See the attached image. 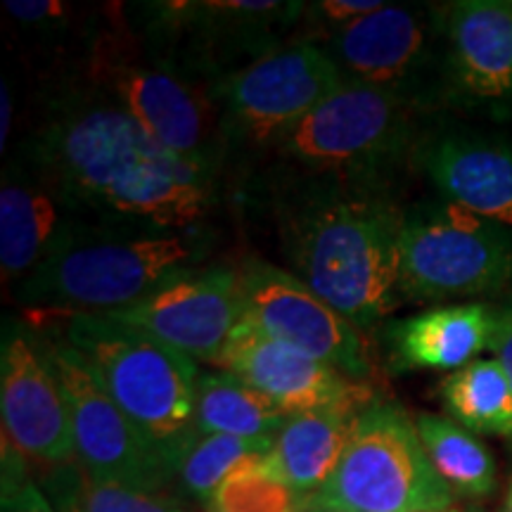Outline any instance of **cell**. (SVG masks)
I'll return each mask as SVG.
<instances>
[{
	"label": "cell",
	"mask_w": 512,
	"mask_h": 512,
	"mask_svg": "<svg viewBox=\"0 0 512 512\" xmlns=\"http://www.w3.org/2000/svg\"><path fill=\"white\" fill-rule=\"evenodd\" d=\"M344 86L323 48L290 43L214 86L228 169L249 171L283 133Z\"/></svg>",
	"instance_id": "cell-11"
},
{
	"label": "cell",
	"mask_w": 512,
	"mask_h": 512,
	"mask_svg": "<svg viewBox=\"0 0 512 512\" xmlns=\"http://www.w3.org/2000/svg\"><path fill=\"white\" fill-rule=\"evenodd\" d=\"M458 425L477 434L512 439V382L496 358H477L439 384Z\"/></svg>",
	"instance_id": "cell-24"
},
{
	"label": "cell",
	"mask_w": 512,
	"mask_h": 512,
	"mask_svg": "<svg viewBox=\"0 0 512 512\" xmlns=\"http://www.w3.org/2000/svg\"><path fill=\"white\" fill-rule=\"evenodd\" d=\"M503 512H512V482H510V486H508V494H505Z\"/></svg>",
	"instance_id": "cell-31"
},
{
	"label": "cell",
	"mask_w": 512,
	"mask_h": 512,
	"mask_svg": "<svg viewBox=\"0 0 512 512\" xmlns=\"http://www.w3.org/2000/svg\"><path fill=\"white\" fill-rule=\"evenodd\" d=\"M448 105L512 117V0L446 8Z\"/></svg>",
	"instance_id": "cell-17"
},
{
	"label": "cell",
	"mask_w": 512,
	"mask_h": 512,
	"mask_svg": "<svg viewBox=\"0 0 512 512\" xmlns=\"http://www.w3.org/2000/svg\"><path fill=\"white\" fill-rule=\"evenodd\" d=\"M420 133L401 100L344 83L249 166L252 200L318 188L392 192Z\"/></svg>",
	"instance_id": "cell-3"
},
{
	"label": "cell",
	"mask_w": 512,
	"mask_h": 512,
	"mask_svg": "<svg viewBox=\"0 0 512 512\" xmlns=\"http://www.w3.org/2000/svg\"><path fill=\"white\" fill-rule=\"evenodd\" d=\"M74 512H188L162 494L128 489V486L93 482L81 475L76 482V496L72 501Z\"/></svg>",
	"instance_id": "cell-27"
},
{
	"label": "cell",
	"mask_w": 512,
	"mask_h": 512,
	"mask_svg": "<svg viewBox=\"0 0 512 512\" xmlns=\"http://www.w3.org/2000/svg\"><path fill=\"white\" fill-rule=\"evenodd\" d=\"M81 221H95L67 192L15 150L0 185V273L10 290L48 259L64 235Z\"/></svg>",
	"instance_id": "cell-18"
},
{
	"label": "cell",
	"mask_w": 512,
	"mask_h": 512,
	"mask_svg": "<svg viewBox=\"0 0 512 512\" xmlns=\"http://www.w3.org/2000/svg\"><path fill=\"white\" fill-rule=\"evenodd\" d=\"M427 458L453 496L486 498L496 489V460L470 430L456 420L422 413L415 418Z\"/></svg>",
	"instance_id": "cell-23"
},
{
	"label": "cell",
	"mask_w": 512,
	"mask_h": 512,
	"mask_svg": "<svg viewBox=\"0 0 512 512\" xmlns=\"http://www.w3.org/2000/svg\"><path fill=\"white\" fill-rule=\"evenodd\" d=\"M494 309L484 302L434 306L380 328V347L392 373L456 370L470 366L489 349Z\"/></svg>",
	"instance_id": "cell-20"
},
{
	"label": "cell",
	"mask_w": 512,
	"mask_h": 512,
	"mask_svg": "<svg viewBox=\"0 0 512 512\" xmlns=\"http://www.w3.org/2000/svg\"><path fill=\"white\" fill-rule=\"evenodd\" d=\"M62 335L140 432L174 460L195 437L197 361L143 330L98 313H72Z\"/></svg>",
	"instance_id": "cell-6"
},
{
	"label": "cell",
	"mask_w": 512,
	"mask_h": 512,
	"mask_svg": "<svg viewBox=\"0 0 512 512\" xmlns=\"http://www.w3.org/2000/svg\"><path fill=\"white\" fill-rule=\"evenodd\" d=\"M290 415L256 394L228 370H200L195 384V430L252 441H275Z\"/></svg>",
	"instance_id": "cell-22"
},
{
	"label": "cell",
	"mask_w": 512,
	"mask_h": 512,
	"mask_svg": "<svg viewBox=\"0 0 512 512\" xmlns=\"http://www.w3.org/2000/svg\"><path fill=\"white\" fill-rule=\"evenodd\" d=\"M413 164L444 200L512 230V143L467 131L418 138Z\"/></svg>",
	"instance_id": "cell-19"
},
{
	"label": "cell",
	"mask_w": 512,
	"mask_h": 512,
	"mask_svg": "<svg viewBox=\"0 0 512 512\" xmlns=\"http://www.w3.org/2000/svg\"><path fill=\"white\" fill-rule=\"evenodd\" d=\"M510 290V228L444 197L403 211L401 302L498 297Z\"/></svg>",
	"instance_id": "cell-9"
},
{
	"label": "cell",
	"mask_w": 512,
	"mask_h": 512,
	"mask_svg": "<svg viewBox=\"0 0 512 512\" xmlns=\"http://www.w3.org/2000/svg\"><path fill=\"white\" fill-rule=\"evenodd\" d=\"M0 150H8V140H10V131H12V117H15V100H12V88L8 79H3V88H0Z\"/></svg>",
	"instance_id": "cell-30"
},
{
	"label": "cell",
	"mask_w": 512,
	"mask_h": 512,
	"mask_svg": "<svg viewBox=\"0 0 512 512\" xmlns=\"http://www.w3.org/2000/svg\"><path fill=\"white\" fill-rule=\"evenodd\" d=\"M318 48L344 83L392 95L415 114L448 105L446 8L384 3Z\"/></svg>",
	"instance_id": "cell-10"
},
{
	"label": "cell",
	"mask_w": 512,
	"mask_h": 512,
	"mask_svg": "<svg viewBox=\"0 0 512 512\" xmlns=\"http://www.w3.org/2000/svg\"><path fill=\"white\" fill-rule=\"evenodd\" d=\"M432 512H458V510H453V508H451V510H432Z\"/></svg>",
	"instance_id": "cell-32"
},
{
	"label": "cell",
	"mask_w": 512,
	"mask_h": 512,
	"mask_svg": "<svg viewBox=\"0 0 512 512\" xmlns=\"http://www.w3.org/2000/svg\"><path fill=\"white\" fill-rule=\"evenodd\" d=\"M216 366L240 377L287 415L375 399L370 384L351 382L318 358L264 335L247 320L230 335Z\"/></svg>",
	"instance_id": "cell-16"
},
{
	"label": "cell",
	"mask_w": 512,
	"mask_h": 512,
	"mask_svg": "<svg viewBox=\"0 0 512 512\" xmlns=\"http://www.w3.org/2000/svg\"><path fill=\"white\" fill-rule=\"evenodd\" d=\"M98 316L143 330L195 361L216 366L230 335L245 320L238 268L183 271L138 302Z\"/></svg>",
	"instance_id": "cell-14"
},
{
	"label": "cell",
	"mask_w": 512,
	"mask_h": 512,
	"mask_svg": "<svg viewBox=\"0 0 512 512\" xmlns=\"http://www.w3.org/2000/svg\"><path fill=\"white\" fill-rule=\"evenodd\" d=\"M238 275L247 323L318 358L351 382L370 384L375 363L363 332L325 304L297 275L259 256L242 261Z\"/></svg>",
	"instance_id": "cell-13"
},
{
	"label": "cell",
	"mask_w": 512,
	"mask_h": 512,
	"mask_svg": "<svg viewBox=\"0 0 512 512\" xmlns=\"http://www.w3.org/2000/svg\"><path fill=\"white\" fill-rule=\"evenodd\" d=\"M17 150L91 219L124 228H202L219 190L79 74L48 83L36 124Z\"/></svg>",
	"instance_id": "cell-1"
},
{
	"label": "cell",
	"mask_w": 512,
	"mask_h": 512,
	"mask_svg": "<svg viewBox=\"0 0 512 512\" xmlns=\"http://www.w3.org/2000/svg\"><path fill=\"white\" fill-rule=\"evenodd\" d=\"M24 463L27 460L19 456L15 448L5 444L0 512H57L50 498L41 491V486L31 482Z\"/></svg>",
	"instance_id": "cell-28"
},
{
	"label": "cell",
	"mask_w": 512,
	"mask_h": 512,
	"mask_svg": "<svg viewBox=\"0 0 512 512\" xmlns=\"http://www.w3.org/2000/svg\"><path fill=\"white\" fill-rule=\"evenodd\" d=\"M368 403L351 401L290 415L261 470L306 505L335 475L358 413Z\"/></svg>",
	"instance_id": "cell-21"
},
{
	"label": "cell",
	"mask_w": 512,
	"mask_h": 512,
	"mask_svg": "<svg viewBox=\"0 0 512 512\" xmlns=\"http://www.w3.org/2000/svg\"><path fill=\"white\" fill-rule=\"evenodd\" d=\"M273 441L197 432L176 456V479L185 494L211 505L230 477L264 463Z\"/></svg>",
	"instance_id": "cell-26"
},
{
	"label": "cell",
	"mask_w": 512,
	"mask_h": 512,
	"mask_svg": "<svg viewBox=\"0 0 512 512\" xmlns=\"http://www.w3.org/2000/svg\"><path fill=\"white\" fill-rule=\"evenodd\" d=\"M306 3L280 0H171L124 5L150 46L211 86L299 41Z\"/></svg>",
	"instance_id": "cell-7"
},
{
	"label": "cell",
	"mask_w": 512,
	"mask_h": 512,
	"mask_svg": "<svg viewBox=\"0 0 512 512\" xmlns=\"http://www.w3.org/2000/svg\"><path fill=\"white\" fill-rule=\"evenodd\" d=\"M76 74L114 95L166 152L219 188L226 155L214 86L150 46L131 27L124 5L105 8Z\"/></svg>",
	"instance_id": "cell-5"
},
{
	"label": "cell",
	"mask_w": 512,
	"mask_h": 512,
	"mask_svg": "<svg viewBox=\"0 0 512 512\" xmlns=\"http://www.w3.org/2000/svg\"><path fill=\"white\" fill-rule=\"evenodd\" d=\"M453 501L411 415L373 399L358 413L335 475L306 505L313 512H432L451 510Z\"/></svg>",
	"instance_id": "cell-8"
},
{
	"label": "cell",
	"mask_w": 512,
	"mask_h": 512,
	"mask_svg": "<svg viewBox=\"0 0 512 512\" xmlns=\"http://www.w3.org/2000/svg\"><path fill=\"white\" fill-rule=\"evenodd\" d=\"M491 309H494V332H491L489 351H494V358L512 382V290L501 302L491 304Z\"/></svg>",
	"instance_id": "cell-29"
},
{
	"label": "cell",
	"mask_w": 512,
	"mask_h": 512,
	"mask_svg": "<svg viewBox=\"0 0 512 512\" xmlns=\"http://www.w3.org/2000/svg\"><path fill=\"white\" fill-rule=\"evenodd\" d=\"M211 235L140 230L81 221L46 261L12 287L19 304L72 313H110L138 302L174 275L202 268Z\"/></svg>",
	"instance_id": "cell-4"
},
{
	"label": "cell",
	"mask_w": 512,
	"mask_h": 512,
	"mask_svg": "<svg viewBox=\"0 0 512 512\" xmlns=\"http://www.w3.org/2000/svg\"><path fill=\"white\" fill-rule=\"evenodd\" d=\"M41 342L67 399L76 463L83 475L93 482L162 494L176 479L169 453L140 432L136 422L112 401L86 358L69 344L60 328L43 332Z\"/></svg>",
	"instance_id": "cell-12"
},
{
	"label": "cell",
	"mask_w": 512,
	"mask_h": 512,
	"mask_svg": "<svg viewBox=\"0 0 512 512\" xmlns=\"http://www.w3.org/2000/svg\"><path fill=\"white\" fill-rule=\"evenodd\" d=\"M275 223L285 271L342 313L373 330L401 304L403 211L392 192L297 190L261 200Z\"/></svg>",
	"instance_id": "cell-2"
},
{
	"label": "cell",
	"mask_w": 512,
	"mask_h": 512,
	"mask_svg": "<svg viewBox=\"0 0 512 512\" xmlns=\"http://www.w3.org/2000/svg\"><path fill=\"white\" fill-rule=\"evenodd\" d=\"M3 439L24 460L69 465L76 460L72 418L41 335L19 323L3 325L0 342Z\"/></svg>",
	"instance_id": "cell-15"
},
{
	"label": "cell",
	"mask_w": 512,
	"mask_h": 512,
	"mask_svg": "<svg viewBox=\"0 0 512 512\" xmlns=\"http://www.w3.org/2000/svg\"><path fill=\"white\" fill-rule=\"evenodd\" d=\"M3 12L29 48L67 53L74 64L72 74L81 69L105 15V10L86 12L60 0H5Z\"/></svg>",
	"instance_id": "cell-25"
}]
</instances>
